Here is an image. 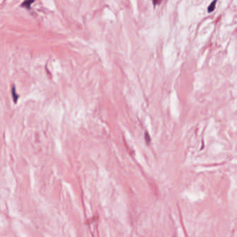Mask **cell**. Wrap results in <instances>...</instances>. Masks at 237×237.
Wrapping results in <instances>:
<instances>
[{"instance_id":"3957f363","label":"cell","mask_w":237,"mask_h":237,"mask_svg":"<svg viewBox=\"0 0 237 237\" xmlns=\"http://www.w3.org/2000/svg\"><path fill=\"white\" fill-rule=\"evenodd\" d=\"M33 1H25L22 4V6L23 7H26V8H29L31 4H32Z\"/></svg>"},{"instance_id":"7a4b0ae2","label":"cell","mask_w":237,"mask_h":237,"mask_svg":"<svg viewBox=\"0 0 237 237\" xmlns=\"http://www.w3.org/2000/svg\"><path fill=\"white\" fill-rule=\"evenodd\" d=\"M216 1H214L211 2V4H210V6H209V7H208V12H211L214 11V9H215V6H216Z\"/></svg>"},{"instance_id":"6da1fadb","label":"cell","mask_w":237,"mask_h":237,"mask_svg":"<svg viewBox=\"0 0 237 237\" xmlns=\"http://www.w3.org/2000/svg\"><path fill=\"white\" fill-rule=\"evenodd\" d=\"M12 94H13V100H14V101L15 102H16L17 101H18V96L17 95L18 94L16 93V91H15V87H13V88H12Z\"/></svg>"}]
</instances>
